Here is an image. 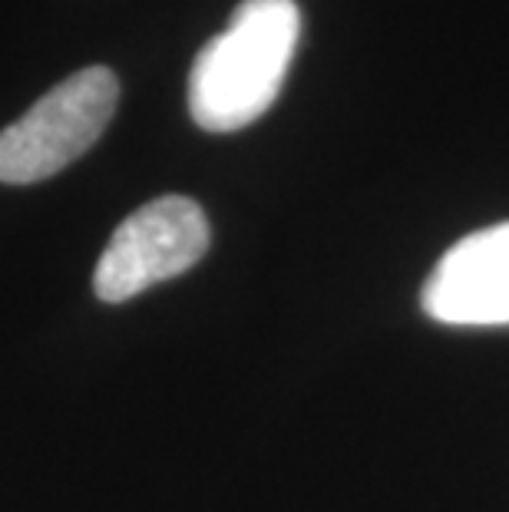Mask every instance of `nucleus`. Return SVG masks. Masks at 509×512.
<instances>
[{
    "instance_id": "7ed1b4c3",
    "label": "nucleus",
    "mask_w": 509,
    "mask_h": 512,
    "mask_svg": "<svg viewBox=\"0 0 509 512\" xmlns=\"http://www.w3.org/2000/svg\"><path fill=\"white\" fill-rule=\"evenodd\" d=\"M212 228L202 205L186 195H159L113 232L93 271V291L106 304H123L199 265Z\"/></svg>"
},
{
    "instance_id": "f03ea898",
    "label": "nucleus",
    "mask_w": 509,
    "mask_h": 512,
    "mask_svg": "<svg viewBox=\"0 0 509 512\" xmlns=\"http://www.w3.org/2000/svg\"><path fill=\"white\" fill-rule=\"evenodd\" d=\"M119 103L110 67H86L43 93L0 133V182L30 185L57 176L106 133Z\"/></svg>"
},
{
    "instance_id": "f257e3e1",
    "label": "nucleus",
    "mask_w": 509,
    "mask_h": 512,
    "mask_svg": "<svg viewBox=\"0 0 509 512\" xmlns=\"http://www.w3.org/2000/svg\"><path fill=\"white\" fill-rule=\"evenodd\" d=\"M295 0H242L232 20L199 50L189 73V113L205 133H235L278 100L298 50Z\"/></svg>"
},
{
    "instance_id": "20e7f679",
    "label": "nucleus",
    "mask_w": 509,
    "mask_h": 512,
    "mask_svg": "<svg viewBox=\"0 0 509 512\" xmlns=\"http://www.w3.org/2000/svg\"><path fill=\"white\" fill-rule=\"evenodd\" d=\"M427 318L450 328L509 324V222L460 238L420 291Z\"/></svg>"
}]
</instances>
